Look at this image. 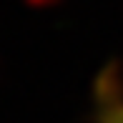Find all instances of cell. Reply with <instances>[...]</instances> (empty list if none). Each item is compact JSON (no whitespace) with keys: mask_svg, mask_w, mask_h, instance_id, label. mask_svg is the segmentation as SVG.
I'll use <instances>...</instances> for the list:
<instances>
[{"mask_svg":"<svg viewBox=\"0 0 123 123\" xmlns=\"http://www.w3.org/2000/svg\"><path fill=\"white\" fill-rule=\"evenodd\" d=\"M105 118H108V123H123V105L116 103V105H113V111H111Z\"/></svg>","mask_w":123,"mask_h":123,"instance_id":"6da1fadb","label":"cell"}]
</instances>
